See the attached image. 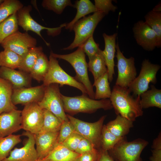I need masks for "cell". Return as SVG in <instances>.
Masks as SVG:
<instances>
[{"instance_id": "6da1fadb", "label": "cell", "mask_w": 161, "mask_h": 161, "mask_svg": "<svg viewBox=\"0 0 161 161\" xmlns=\"http://www.w3.org/2000/svg\"><path fill=\"white\" fill-rule=\"evenodd\" d=\"M109 100L117 115H120L133 122L143 114L140 96L131 95L128 88L115 85Z\"/></svg>"}, {"instance_id": "7a4b0ae2", "label": "cell", "mask_w": 161, "mask_h": 161, "mask_svg": "<svg viewBox=\"0 0 161 161\" xmlns=\"http://www.w3.org/2000/svg\"><path fill=\"white\" fill-rule=\"evenodd\" d=\"M78 47L75 51L69 54H58L51 51L50 54L56 58L67 61L72 65L76 73L75 79L84 86L89 97L95 99V92L89 78L85 54L80 47Z\"/></svg>"}, {"instance_id": "3957f363", "label": "cell", "mask_w": 161, "mask_h": 161, "mask_svg": "<svg viewBox=\"0 0 161 161\" xmlns=\"http://www.w3.org/2000/svg\"><path fill=\"white\" fill-rule=\"evenodd\" d=\"M61 97L65 112L70 113H90L99 109L107 110L113 108L109 99L97 100L84 94L75 97H68L62 95Z\"/></svg>"}, {"instance_id": "277c9868", "label": "cell", "mask_w": 161, "mask_h": 161, "mask_svg": "<svg viewBox=\"0 0 161 161\" xmlns=\"http://www.w3.org/2000/svg\"><path fill=\"white\" fill-rule=\"evenodd\" d=\"M148 144L140 138L128 142L124 137L108 151L115 161H143L141 154Z\"/></svg>"}, {"instance_id": "5b68a950", "label": "cell", "mask_w": 161, "mask_h": 161, "mask_svg": "<svg viewBox=\"0 0 161 161\" xmlns=\"http://www.w3.org/2000/svg\"><path fill=\"white\" fill-rule=\"evenodd\" d=\"M106 15L103 12L97 11L78 21L72 28V30L74 31L75 33L73 41L69 46L63 49L72 50L81 46L88 38L93 35L96 27Z\"/></svg>"}, {"instance_id": "8992f818", "label": "cell", "mask_w": 161, "mask_h": 161, "mask_svg": "<svg viewBox=\"0 0 161 161\" xmlns=\"http://www.w3.org/2000/svg\"><path fill=\"white\" fill-rule=\"evenodd\" d=\"M48 71L43 82V84L47 86L52 83H56L61 86L67 85L80 90L82 94L87 95L84 86L75 78L66 73L60 66L57 58L50 54Z\"/></svg>"}, {"instance_id": "52a82bcc", "label": "cell", "mask_w": 161, "mask_h": 161, "mask_svg": "<svg viewBox=\"0 0 161 161\" xmlns=\"http://www.w3.org/2000/svg\"><path fill=\"white\" fill-rule=\"evenodd\" d=\"M61 95L59 85L51 84L45 86L43 97L37 103L42 109L51 112L62 123L69 119L64 109Z\"/></svg>"}, {"instance_id": "ba28073f", "label": "cell", "mask_w": 161, "mask_h": 161, "mask_svg": "<svg viewBox=\"0 0 161 161\" xmlns=\"http://www.w3.org/2000/svg\"><path fill=\"white\" fill-rule=\"evenodd\" d=\"M160 68V65L152 64L148 59L143 60L139 75L128 88L132 95L135 97L140 96L148 90L150 83L155 84L157 82L156 75Z\"/></svg>"}, {"instance_id": "9c48e42d", "label": "cell", "mask_w": 161, "mask_h": 161, "mask_svg": "<svg viewBox=\"0 0 161 161\" xmlns=\"http://www.w3.org/2000/svg\"><path fill=\"white\" fill-rule=\"evenodd\" d=\"M32 10V6L28 5L24 6L17 12L18 25L27 32L31 31L35 32L40 37L47 46H49V43L47 42L41 35V31L45 30L48 35L54 37L61 33L62 28L65 27L66 23L62 24L56 27L49 28L44 27L39 24L30 15V12Z\"/></svg>"}, {"instance_id": "30bf717a", "label": "cell", "mask_w": 161, "mask_h": 161, "mask_svg": "<svg viewBox=\"0 0 161 161\" xmlns=\"http://www.w3.org/2000/svg\"><path fill=\"white\" fill-rule=\"evenodd\" d=\"M66 115L69 120L73 125L76 132L90 141L95 148L101 146V132L106 116H102L95 122L89 123L69 115Z\"/></svg>"}, {"instance_id": "8fae6325", "label": "cell", "mask_w": 161, "mask_h": 161, "mask_svg": "<svg viewBox=\"0 0 161 161\" xmlns=\"http://www.w3.org/2000/svg\"><path fill=\"white\" fill-rule=\"evenodd\" d=\"M116 49L118 76L115 85L128 88L136 77L134 59L132 57L126 58L120 51L118 43L116 44Z\"/></svg>"}, {"instance_id": "7c38bea8", "label": "cell", "mask_w": 161, "mask_h": 161, "mask_svg": "<svg viewBox=\"0 0 161 161\" xmlns=\"http://www.w3.org/2000/svg\"><path fill=\"white\" fill-rule=\"evenodd\" d=\"M22 129L33 134L40 132L44 118L43 109L37 103L28 104L21 112Z\"/></svg>"}, {"instance_id": "4fadbf2b", "label": "cell", "mask_w": 161, "mask_h": 161, "mask_svg": "<svg viewBox=\"0 0 161 161\" xmlns=\"http://www.w3.org/2000/svg\"><path fill=\"white\" fill-rule=\"evenodd\" d=\"M37 43L36 39L27 32L22 33L18 30L6 38L1 45L4 49L11 50L23 58Z\"/></svg>"}, {"instance_id": "5bb4252c", "label": "cell", "mask_w": 161, "mask_h": 161, "mask_svg": "<svg viewBox=\"0 0 161 161\" xmlns=\"http://www.w3.org/2000/svg\"><path fill=\"white\" fill-rule=\"evenodd\" d=\"M133 31L137 43L144 49L151 51L157 47L156 35L145 21L140 20L135 23Z\"/></svg>"}, {"instance_id": "9a60e30c", "label": "cell", "mask_w": 161, "mask_h": 161, "mask_svg": "<svg viewBox=\"0 0 161 161\" xmlns=\"http://www.w3.org/2000/svg\"><path fill=\"white\" fill-rule=\"evenodd\" d=\"M22 135L28 138L24 146L11 150L2 161H35L38 159L34 134L26 131Z\"/></svg>"}, {"instance_id": "2e32d148", "label": "cell", "mask_w": 161, "mask_h": 161, "mask_svg": "<svg viewBox=\"0 0 161 161\" xmlns=\"http://www.w3.org/2000/svg\"><path fill=\"white\" fill-rule=\"evenodd\" d=\"M45 87V86L42 84L35 87L13 89L12 102L15 106L19 104L25 105L31 103H38L43 97Z\"/></svg>"}, {"instance_id": "e0dca14e", "label": "cell", "mask_w": 161, "mask_h": 161, "mask_svg": "<svg viewBox=\"0 0 161 161\" xmlns=\"http://www.w3.org/2000/svg\"><path fill=\"white\" fill-rule=\"evenodd\" d=\"M21 112L17 109L0 114V137L12 134L22 129Z\"/></svg>"}, {"instance_id": "ac0fdd59", "label": "cell", "mask_w": 161, "mask_h": 161, "mask_svg": "<svg viewBox=\"0 0 161 161\" xmlns=\"http://www.w3.org/2000/svg\"><path fill=\"white\" fill-rule=\"evenodd\" d=\"M58 132H39L34 134L38 159L47 157L58 143Z\"/></svg>"}, {"instance_id": "d6986e66", "label": "cell", "mask_w": 161, "mask_h": 161, "mask_svg": "<svg viewBox=\"0 0 161 161\" xmlns=\"http://www.w3.org/2000/svg\"><path fill=\"white\" fill-rule=\"evenodd\" d=\"M0 77L10 82L13 89L31 87L32 78L29 74L20 70L1 66Z\"/></svg>"}, {"instance_id": "ffe728a7", "label": "cell", "mask_w": 161, "mask_h": 161, "mask_svg": "<svg viewBox=\"0 0 161 161\" xmlns=\"http://www.w3.org/2000/svg\"><path fill=\"white\" fill-rule=\"evenodd\" d=\"M117 34L109 35L105 33L103 34L105 43V48L102 51L107 69L109 80L112 82L114 74V58L116 51V39Z\"/></svg>"}, {"instance_id": "44dd1931", "label": "cell", "mask_w": 161, "mask_h": 161, "mask_svg": "<svg viewBox=\"0 0 161 161\" xmlns=\"http://www.w3.org/2000/svg\"><path fill=\"white\" fill-rule=\"evenodd\" d=\"M13 91L12 84L0 77V114L17 109L12 100Z\"/></svg>"}, {"instance_id": "7402d4cb", "label": "cell", "mask_w": 161, "mask_h": 161, "mask_svg": "<svg viewBox=\"0 0 161 161\" xmlns=\"http://www.w3.org/2000/svg\"><path fill=\"white\" fill-rule=\"evenodd\" d=\"M117 115L115 119L109 121L105 126L115 135L120 137H124L133 126V122L120 115Z\"/></svg>"}, {"instance_id": "603a6c76", "label": "cell", "mask_w": 161, "mask_h": 161, "mask_svg": "<svg viewBox=\"0 0 161 161\" xmlns=\"http://www.w3.org/2000/svg\"><path fill=\"white\" fill-rule=\"evenodd\" d=\"M73 7L77 9V13L74 18L66 23L65 28L70 31L72 30L74 25L80 18L89 14L97 11L95 5L89 0H77L75 2Z\"/></svg>"}, {"instance_id": "cb8c5ba5", "label": "cell", "mask_w": 161, "mask_h": 161, "mask_svg": "<svg viewBox=\"0 0 161 161\" xmlns=\"http://www.w3.org/2000/svg\"><path fill=\"white\" fill-rule=\"evenodd\" d=\"M80 155L62 144L57 143L52 151L44 158L48 161H76Z\"/></svg>"}, {"instance_id": "d4e9b609", "label": "cell", "mask_w": 161, "mask_h": 161, "mask_svg": "<svg viewBox=\"0 0 161 161\" xmlns=\"http://www.w3.org/2000/svg\"><path fill=\"white\" fill-rule=\"evenodd\" d=\"M151 89L143 93L140 95V104L143 109L151 107L161 108V90L154 85Z\"/></svg>"}, {"instance_id": "484cf974", "label": "cell", "mask_w": 161, "mask_h": 161, "mask_svg": "<svg viewBox=\"0 0 161 161\" xmlns=\"http://www.w3.org/2000/svg\"><path fill=\"white\" fill-rule=\"evenodd\" d=\"M49 60L43 52L39 55L29 73L32 78L38 82L43 81L49 68Z\"/></svg>"}, {"instance_id": "4316f807", "label": "cell", "mask_w": 161, "mask_h": 161, "mask_svg": "<svg viewBox=\"0 0 161 161\" xmlns=\"http://www.w3.org/2000/svg\"><path fill=\"white\" fill-rule=\"evenodd\" d=\"M88 67L93 75L94 81L108 72L102 50H101L95 55L89 59Z\"/></svg>"}, {"instance_id": "83f0119b", "label": "cell", "mask_w": 161, "mask_h": 161, "mask_svg": "<svg viewBox=\"0 0 161 161\" xmlns=\"http://www.w3.org/2000/svg\"><path fill=\"white\" fill-rule=\"evenodd\" d=\"M93 86L96 88L95 99H107L110 97L112 91L110 86L108 72L100 76L94 82Z\"/></svg>"}, {"instance_id": "f1b7e54d", "label": "cell", "mask_w": 161, "mask_h": 161, "mask_svg": "<svg viewBox=\"0 0 161 161\" xmlns=\"http://www.w3.org/2000/svg\"><path fill=\"white\" fill-rule=\"evenodd\" d=\"M22 58L14 52L4 49L0 52V66L15 69L19 68Z\"/></svg>"}, {"instance_id": "f546056e", "label": "cell", "mask_w": 161, "mask_h": 161, "mask_svg": "<svg viewBox=\"0 0 161 161\" xmlns=\"http://www.w3.org/2000/svg\"><path fill=\"white\" fill-rule=\"evenodd\" d=\"M42 52L43 48L41 46L31 48L22 58L19 69L29 73L39 55Z\"/></svg>"}, {"instance_id": "4dcf8cb0", "label": "cell", "mask_w": 161, "mask_h": 161, "mask_svg": "<svg viewBox=\"0 0 161 161\" xmlns=\"http://www.w3.org/2000/svg\"><path fill=\"white\" fill-rule=\"evenodd\" d=\"M20 135L11 134L0 137V161L9 155L13 148L21 141Z\"/></svg>"}, {"instance_id": "1f68e13d", "label": "cell", "mask_w": 161, "mask_h": 161, "mask_svg": "<svg viewBox=\"0 0 161 161\" xmlns=\"http://www.w3.org/2000/svg\"><path fill=\"white\" fill-rule=\"evenodd\" d=\"M18 30L16 12L0 24V45L6 38Z\"/></svg>"}, {"instance_id": "d6a6232c", "label": "cell", "mask_w": 161, "mask_h": 161, "mask_svg": "<svg viewBox=\"0 0 161 161\" xmlns=\"http://www.w3.org/2000/svg\"><path fill=\"white\" fill-rule=\"evenodd\" d=\"M145 22L155 33L157 39V47L161 46V12L151 10L145 16Z\"/></svg>"}, {"instance_id": "836d02e7", "label": "cell", "mask_w": 161, "mask_h": 161, "mask_svg": "<svg viewBox=\"0 0 161 161\" xmlns=\"http://www.w3.org/2000/svg\"><path fill=\"white\" fill-rule=\"evenodd\" d=\"M44 118L42 128L40 132L59 131L62 123L51 112L43 109Z\"/></svg>"}, {"instance_id": "e575fe53", "label": "cell", "mask_w": 161, "mask_h": 161, "mask_svg": "<svg viewBox=\"0 0 161 161\" xmlns=\"http://www.w3.org/2000/svg\"><path fill=\"white\" fill-rule=\"evenodd\" d=\"M23 7L18 0H4L0 5V24Z\"/></svg>"}, {"instance_id": "d590c367", "label": "cell", "mask_w": 161, "mask_h": 161, "mask_svg": "<svg viewBox=\"0 0 161 161\" xmlns=\"http://www.w3.org/2000/svg\"><path fill=\"white\" fill-rule=\"evenodd\" d=\"M124 137H120L115 135L103 125L101 132V146L102 150L109 151Z\"/></svg>"}, {"instance_id": "8d00e7d4", "label": "cell", "mask_w": 161, "mask_h": 161, "mask_svg": "<svg viewBox=\"0 0 161 161\" xmlns=\"http://www.w3.org/2000/svg\"><path fill=\"white\" fill-rule=\"evenodd\" d=\"M41 5L45 9L58 14H61L66 7H73L70 0H43Z\"/></svg>"}, {"instance_id": "74e56055", "label": "cell", "mask_w": 161, "mask_h": 161, "mask_svg": "<svg viewBox=\"0 0 161 161\" xmlns=\"http://www.w3.org/2000/svg\"><path fill=\"white\" fill-rule=\"evenodd\" d=\"M80 47L88 56L89 59L95 55L101 50L99 47V44L94 41L93 35L88 38Z\"/></svg>"}, {"instance_id": "f35d334b", "label": "cell", "mask_w": 161, "mask_h": 161, "mask_svg": "<svg viewBox=\"0 0 161 161\" xmlns=\"http://www.w3.org/2000/svg\"><path fill=\"white\" fill-rule=\"evenodd\" d=\"M75 132L74 127L69 120L62 123L59 132L58 143H62L66 139Z\"/></svg>"}, {"instance_id": "ab89813d", "label": "cell", "mask_w": 161, "mask_h": 161, "mask_svg": "<svg viewBox=\"0 0 161 161\" xmlns=\"http://www.w3.org/2000/svg\"><path fill=\"white\" fill-rule=\"evenodd\" d=\"M95 5L97 11L104 13L106 15L110 11L114 12L117 7L114 5L111 0H95Z\"/></svg>"}, {"instance_id": "60d3db41", "label": "cell", "mask_w": 161, "mask_h": 161, "mask_svg": "<svg viewBox=\"0 0 161 161\" xmlns=\"http://www.w3.org/2000/svg\"><path fill=\"white\" fill-rule=\"evenodd\" d=\"M83 138L82 136L75 131L61 144L69 150L75 151Z\"/></svg>"}, {"instance_id": "b9f144b4", "label": "cell", "mask_w": 161, "mask_h": 161, "mask_svg": "<svg viewBox=\"0 0 161 161\" xmlns=\"http://www.w3.org/2000/svg\"><path fill=\"white\" fill-rule=\"evenodd\" d=\"M152 155L151 161H161V138L158 136L153 141L152 145Z\"/></svg>"}, {"instance_id": "7bdbcfd3", "label": "cell", "mask_w": 161, "mask_h": 161, "mask_svg": "<svg viewBox=\"0 0 161 161\" xmlns=\"http://www.w3.org/2000/svg\"><path fill=\"white\" fill-rule=\"evenodd\" d=\"M95 149H96L94 145L90 141L83 137L79 142L75 152L80 154Z\"/></svg>"}, {"instance_id": "ee69618b", "label": "cell", "mask_w": 161, "mask_h": 161, "mask_svg": "<svg viewBox=\"0 0 161 161\" xmlns=\"http://www.w3.org/2000/svg\"><path fill=\"white\" fill-rule=\"evenodd\" d=\"M99 154V151L95 149L80 154L76 161H97Z\"/></svg>"}, {"instance_id": "f6af8a7d", "label": "cell", "mask_w": 161, "mask_h": 161, "mask_svg": "<svg viewBox=\"0 0 161 161\" xmlns=\"http://www.w3.org/2000/svg\"><path fill=\"white\" fill-rule=\"evenodd\" d=\"M97 161H115L109 155L108 151L101 149Z\"/></svg>"}, {"instance_id": "bcb514c9", "label": "cell", "mask_w": 161, "mask_h": 161, "mask_svg": "<svg viewBox=\"0 0 161 161\" xmlns=\"http://www.w3.org/2000/svg\"><path fill=\"white\" fill-rule=\"evenodd\" d=\"M152 10L157 12H161V3H159L158 4L155 6Z\"/></svg>"}, {"instance_id": "7dc6e473", "label": "cell", "mask_w": 161, "mask_h": 161, "mask_svg": "<svg viewBox=\"0 0 161 161\" xmlns=\"http://www.w3.org/2000/svg\"><path fill=\"white\" fill-rule=\"evenodd\" d=\"M35 161H48L46 160L44 158H43L42 159H38L37 160H36Z\"/></svg>"}, {"instance_id": "c3c4849f", "label": "cell", "mask_w": 161, "mask_h": 161, "mask_svg": "<svg viewBox=\"0 0 161 161\" xmlns=\"http://www.w3.org/2000/svg\"><path fill=\"white\" fill-rule=\"evenodd\" d=\"M4 0H0V5L3 2Z\"/></svg>"}]
</instances>
